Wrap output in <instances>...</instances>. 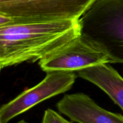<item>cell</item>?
Masks as SVG:
<instances>
[{
  "label": "cell",
  "mask_w": 123,
  "mask_h": 123,
  "mask_svg": "<svg viewBox=\"0 0 123 123\" xmlns=\"http://www.w3.org/2000/svg\"><path fill=\"white\" fill-rule=\"evenodd\" d=\"M110 63L106 52L80 34L38 62L43 72H76L86 67Z\"/></svg>",
  "instance_id": "obj_4"
},
{
  "label": "cell",
  "mask_w": 123,
  "mask_h": 123,
  "mask_svg": "<svg viewBox=\"0 0 123 123\" xmlns=\"http://www.w3.org/2000/svg\"><path fill=\"white\" fill-rule=\"evenodd\" d=\"M16 123H32L27 122V121H25V120H20V121H18V122Z\"/></svg>",
  "instance_id": "obj_9"
},
{
  "label": "cell",
  "mask_w": 123,
  "mask_h": 123,
  "mask_svg": "<svg viewBox=\"0 0 123 123\" xmlns=\"http://www.w3.org/2000/svg\"><path fill=\"white\" fill-rule=\"evenodd\" d=\"M80 34L79 19L0 27V68L40 61Z\"/></svg>",
  "instance_id": "obj_1"
},
{
  "label": "cell",
  "mask_w": 123,
  "mask_h": 123,
  "mask_svg": "<svg viewBox=\"0 0 123 123\" xmlns=\"http://www.w3.org/2000/svg\"><path fill=\"white\" fill-rule=\"evenodd\" d=\"M74 72L53 71L37 85L26 90L0 109V123H7L14 117L42 102L70 90L75 82Z\"/></svg>",
  "instance_id": "obj_5"
},
{
  "label": "cell",
  "mask_w": 123,
  "mask_h": 123,
  "mask_svg": "<svg viewBox=\"0 0 123 123\" xmlns=\"http://www.w3.org/2000/svg\"><path fill=\"white\" fill-rule=\"evenodd\" d=\"M96 0H0V27L20 24L76 20Z\"/></svg>",
  "instance_id": "obj_3"
},
{
  "label": "cell",
  "mask_w": 123,
  "mask_h": 123,
  "mask_svg": "<svg viewBox=\"0 0 123 123\" xmlns=\"http://www.w3.org/2000/svg\"><path fill=\"white\" fill-rule=\"evenodd\" d=\"M61 114L78 123H123V115L100 106L82 92L66 94L56 103Z\"/></svg>",
  "instance_id": "obj_6"
},
{
  "label": "cell",
  "mask_w": 123,
  "mask_h": 123,
  "mask_svg": "<svg viewBox=\"0 0 123 123\" xmlns=\"http://www.w3.org/2000/svg\"><path fill=\"white\" fill-rule=\"evenodd\" d=\"M42 123H73L68 121L55 111L48 109L44 111Z\"/></svg>",
  "instance_id": "obj_8"
},
{
  "label": "cell",
  "mask_w": 123,
  "mask_h": 123,
  "mask_svg": "<svg viewBox=\"0 0 123 123\" xmlns=\"http://www.w3.org/2000/svg\"><path fill=\"white\" fill-rule=\"evenodd\" d=\"M76 75L98 86L123 111V78L115 68L102 64L79 70Z\"/></svg>",
  "instance_id": "obj_7"
},
{
  "label": "cell",
  "mask_w": 123,
  "mask_h": 123,
  "mask_svg": "<svg viewBox=\"0 0 123 123\" xmlns=\"http://www.w3.org/2000/svg\"><path fill=\"white\" fill-rule=\"evenodd\" d=\"M79 22L82 34L106 53L110 63H123V0H96Z\"/></svg>",
  "instance_id": "obj_2"
}]
</instances>
